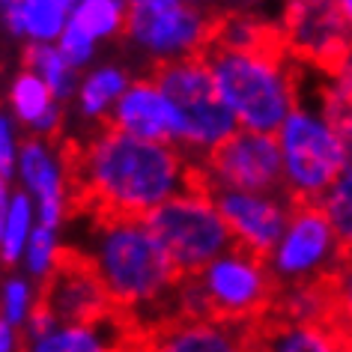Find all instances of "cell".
<instances>
[{
  "label": "cell",
  "instance_id": "1",
  "mask_svg": "<svg viewBox=\"0 0 352 352\" xmlns=\"http://www.w3.org/2000/svg\"><path fill=\"white\" fill-rule=\"evenodd\" d=\"M66 153L75 200L96 218H149L197 182L195 162L179 146L131 138L113 126Z\"/></svg>",
  "mask_w": 352,
  "mask_h": 352
},
{
  "label": "cell",
  "instance_id": "2",
  "mask_svg": "<svg viewBox=\"0 0 352 352\" xmlns=\"http://www.w3.org/2000/svg\"><path fill=\"white\" fill-rule=\"evenodd\" d=\"M84 257L108 289L113 307L138 334L176 320L179 269L149 230L146 218H96Z\"/></svg>",
  "mask_w": 352,
  "mask_h": 352
},
{
  "label": "cell",
  "instance_id": "3",
  "mask_svg": "<svg viewBox=\"0 0 352 352\" xmlns=\"http://www.w3.org/2000/svg\"><path fill=\"white\" fill-rule=\"evenodd\" d=\"M206 66L242 131L278 135L302 96V72L284 48L227 51L206 48Z\"/></svg>",
  "mask_w": 352,
  "mask_h": 352
},
{
  "label": "cell",
  "instance_id": "4",
  "mask_svg": "<svg viewBox=\"0 0 352 352\" xmlns=\"http://www.w3.org/2000/svg\"><path fill=\"white\" fill-rule=\"evenodd\" d=\"M275 140L284 164V195L293 204H320L346 173L340 126L311 90H302Z\"/></svg>",
  "mask_w": 352,
  "mask_h": 352
},
{
  "label": "cell",
  "instance_id": "5",
  "mask_svg": "<svg viewBox=\"0 0 352 352\" xmlns=\"http://www.w3.org/2000/svg\"><path fill=\"white\" fill-rule=\"evenodd\" d=\"M149 230L170 254L182 278L200 275L209 263L233 248V236L218 212L212 195L197 182L170 197L146 218Z\"/></svg>",
  "mask_w": 352,
  "mask_h": 352
},
{
  "label": "cell",
  "instance_id": "6",
  "mask_svg": "<svg viewBox=\"0 0 352 352\" xmlns=\"http://www.w3.org/2000/svg\"><path fill=\"white\" fill-rule=\"evenodd\" d=\"M153 78L179 111L182 126H186L182 153L191 162H200L209 153H215L218 146L227 144L239 131V122L224 104L204 57L155 66Z\"/></svg>",
  "mask_w": 352,
  "mask_h": 352
},
{
  "label": "cell",
  "instance_id": "7",
  "mask_svg": "<svg viewBox=\"0 0 352 352\" xmlns=\"http://www.w3.org/2000/svg\"><path fill=\"white\" fill-rule=\"evenodd\" d=\"M218 15L186 0H135L129 3L126 36L158 66L204 57L212 45Z\"/></svg>",
  "mask_w": 352,
  "mask_h": 352
},
{
  "label": "cell",
  "instance_id": "8",
  "mask_svg": "<svg viewBox=\"0 0 352 352\" xmlns=\"http://www.w3.org/2000/svg\"><path fill=\"white\" fill-rule=\"evenodd\" d=\"M191 278L197 284L206 314L215 320L254 325L269 316L275 305L278 284L269 272V263L236 245Z\"/></svg>",
  "mask_w": 352,
  "mask_h": 352
},
{
  "label": "cell",
  "instance_id": "9",
  "mask_svg": "<svg viewBox=\"0 0 352 352\" xmlns=\"http://www.w3.org/2000/svg\"><path fill=\"white\" fill-rule=\"evenodd\" d=\"M346 248L316 204H296L284 236L266 257L278 287L329 284L338 275Z\"/></svg>",
  "mask_w": 352,
  "mask_h": 352
},
{
  "label": "cell",
  "instance_id": "10",
  "mask_svg": "<svg viewBox=\"0 0 352 352\" xmlns=\"http://www.w3.org/2000/svg\"><path fill=\"white\" fill-rule=\"evenodd\" d=\"M195 179L206 191H257L280 195L284 191V164L275 135L236 131L215 153L195 162Z\"/></svg>",
  "mask_w": 352,
  "mask_h": 352
},
{
  "label": "cell",
  "instance_id": "11",
  "mask_svg": "<svg viewBox=\"0 0 352 352\" xmlns=\"http://www.w3.org/2000/svg\"><path fill=\"white\" fill-rule=\"evenodd\" d=\"M280 45L307 69H331L338 57L352 45L349 21L340 0H296L287 3L278 21Z\"/></svg>",
  "mask_w": 352,
  "mask_h": 352
},
{
  "label": "cell",
  "instance_id": "12",
  "mask_svg": "<svg viewBox=\"0 0 352 352\" xmlns=\"http://www.w3.org/2000/svg\"><path fill=\"white\" fill-rule=\"evenodd\" d=\"M39 307L63 325H90L117 314L108 289L81 251H63L57 269L39 287Z\"/></svg>",
  "mask_w": 352,
  "mask_h": 352
},
{
  "label": "cell",
  "instance_id": "13",
  "mask_svg": "<svg viewBox=\"0 0 352 352\" xmlns=\"http://www.w3.org/2000/svg\"><path fill=\"white\" fill-rule=\"evenodd\" d=\"M19 188L33 200L42 227L60 230L72 209V167H69V153L60 149L54 140L28 138L21 144L19 158Z\"/></svg>",
  "mask_w": 352,
  "mask_h": 352
},
{
  "label": "cell",
  "instance_id": "14",
  "mask_svg": "<svg viewBox=\"0 0 352 352\" xmlns=\"http://www.w3.org/2000/svg\"><path fill=\"white\" fill-rule=\"evenodd\" d=\"M221 212L233 245L266 260L275 251L278 239L287 230L296 204L284 191L280 195H257V191H209Z\"/></svg>",
  "mask_w": 352,
  "mask_h": 352
},
{
  "label": "cell",
  "instance_id": "15",
  "mask_svg": "<svg viewBox=\"0 0 352 352\" xmlns=\"http://www.w3.org/2000/svg\"><path fill=\"white\" fill-rule=\"evenodd\" d=\"M108 126L126 131L131 138L153 140V144H170L182 149L186 126L176 111V104L167 99L164 90L155 84V78H138L122 93V99L113 108Z\"/></svg>",
  "mask_w": 352,
  "mask_h": 352
},
{
  "label": "cell",
  "instance_id": "16",
  "mask_svg": "<svg viewBox=\"0 0 352 352\" xmlns=\"http://www.w3.org/2000/svg\"><path fill=\"white\" fill-rule=\"evenodd\" d=\"M146 352H254V325L227 320H170L140 334Z\"/></svg>",
  "mask_w": 352,
  "mask_h": 352
},
{
  "label": "cell",
  "instance_id": "17",
  "mask_svg": "<svg viewBox=\"0 0 352 352\" xmlns=\"http://www.w3.org/2000/svg\"><path fill=\"white\" fill-rule=\"evenodd\" d=\"M138 338L135 325L126 314H113L102 322L90 325H51L48 331L24 340V352H126V346Z\"/></svg>",
  "mask_w": 352,
  "mask_h": 352
},
{
  "label": "cell",
  "instance_id": "18",
  "mask_svg": "<svg viewBox=\"0 0 352 352\" xmlns=\"http://www.w3.org/2000/svg\"><path fill=\"white\" fill-rule=\"evenodd\" d=\"M346 346L334 322H289L272 314L254 322V352H346Z\"/></svg>",
  "mask_w": 352,
  "mask_h": 352
},
{
  "label": "cell",
  "instance_id": "19",
  "mask_svg": "<svg viewBox=\"0 0 352 352\" xmlns=\"http://www.w3.org/2000/svg\"><path fill=\"white\" fill-rule=\"evenodd\" d=\"M10 113L15 122L33 131V138L54 140L63 126V102L30 69H21L10 84Z\"/></svg>",
  "mask_w": 352,
  "mask_h": 352
},
{
  "label": "cell",
  "instance_id": "20",
  "mask_svg": "<svg viewBox=\"0 0 352 352\" xmlns=\"http://www.w3.org/2000/svg\"><path fill=\"white\" fill-rule=\"evenodd\" d=\"M72 0H10L0 12L6 30L24 45H57L63 36Z\"/></svg>",
  "mask_w": 352,
  "mask_h": 352
},
{
  "label": "cell",
  "instance_id": "21",
  "mask_svg": "<svg viewBox=\"0 0 352 352\" xmlns=\"http://www.w3.org/2000/svg\"><path fill=\"white\" fill-rule=\"evenodd\" d=\"M131 87V78L126 69L113 66V63H102L90 69V72H84L81 84H78V111H81L84 120H93V122H104L108 126L113 108H117V102L122 99V93H126Z\"/></svg>",
  "mask_w": 352,
  "mask_h": 352
},
{
  "label": "cell",
  "instance_id": "22",
  "mask_svg": "<svg viewBox=\"0 0 352 352\" xmlns=\"http://www.w3.org/2000/svg\"><path fill=\"white\" fill-rule=\"evenodd\" d=\"M272 316L289 322H334V296L329 284H302V287H278Z\"/></svg>",
  "mask_w": 352,
  "mask_h": 352
},
{
  "label": "cell",
  "instance_id": "23",
  "mask_svg": "<svg viewBox=\"0 0 352 352\" xmlns=\"http://www.w3.org/2000/svg\"><path fill=\"white\" fill-rule=\"evenodd\" d=\"M129 3L122 0H78L69 15V24H75L84 36H90L96 45L108 42L120 33H126Z\"/></svg>",
  "mask_w": 352,
  "mask_h": 352
},
{
  "label": "cell",
  "instance_id": "24",
  "mask_svg": "<svg viewBox=\"0 0 352 352\" xmlns=\"http://www.w3.org/2000/svg\"><path fill=\"white\" fill-rule=\"evenodd\" d=\"M39 227V215L33 200L24 195L21 188H15V200L10 209V218H6L3 236H0V266H21L24 260V248H28L33 230Z\"/></svg>",
  "mask_w": 352,
  "mask_h": 352
},
{
  "label": "cell",
  "instance_id": "25",
  "mask_svg": "<svg viewBox=\"0 0 352 352\" xmlns=\"http://www.w3.org/2000/svg\"><path fill=\"white\" fill-rule=\"evenodd\" d=\"M24 69L39 75L48 84V90L57 96V102H66L78 93V72L69 66V60L60 54L57 45H30L24 48Z\"/></svg>",
  "mask_w": 352,
  "mask_h": 352
},
{
  "label": "cell",
  "instance_id": "26",
  "mask_svg": "<svg viewBox=\"0 0 352 352\" xmlns=\"http://www.w3.org/2000/svg\"><path fill=\"white\" fill-rule=\"evenodd\" d=\"M39 305V293L28 275H6L0 280V316L24 331Z\"/></svg>",
  "mask_w": 352,
  "mask_h": 352
},
{
  "label": "cell",
  "instance_id": "27",
  "mask_svg": "<svg viewBox=\"0 0 352 352\" xmlns=\"http://www.w3.org/2000/svg\"><path fill=\"white\" fill-rule=\"evenodd\" d=\"M60 257H63V248H60V230H51V227H36L28 242V248H24V275L30 280H48L51 272L57 269Z\"/></svg>",
  "mask_w": 352,
  "mask_h": 352
},
{
  "label": "cell",
  "instance_id": "28",
  "mask_svg": "<svg viewBox=\"0 0 352 352\" xmlns=\"http://www.w3.org/2000/svg\"><path fill=\"white\" fill-rule=\"evenodd\" d=\"M316 206H320L325 218L331 221L338 239L343 242V248L352 251V173H343Z\"/></svg>",
  "mask_w": 352,
  "mask_h": 352
},
{
  "label": "cell",
  "instance_id": "29",
  "mask_svg": "<svg viewBox=\"0 0 352 352\" xmlns=\"http://www.w3.org/2000/svg\"><path fill=\"white\" fill-rule=\"evenodd\" d=\"M331 296H334V325L352 343V251H346L338 275L331 278Z\"/></svg>",
  "mask_w": 352,
  "mask_h": 352
},
{
  "label": "cell",
  "instance_id": "30",
  "mask_svg": "<svg viewBox=\"0 0 352 352\" xmlns=\"http://www.w3.org/2000/svg\"><path fill=\"white\" fill-rule=\"evenodd\" d=\"M19 129H15L12 113L0 111V179H15L19 176V158H21Z\"/></svg>",
  "mask_w": 352,
  "mask_h": 352
},
{
  "label": "cell",
  "instance_id": "31",
  "mask_svg": "<svg viewBox=\"0 0 352 352\" xmlns=\"http://www.w3.org/2000/svg\"><path fill=\"white\" fill-rule=\"evenodd\" d=\"M57 48H60V54L69 60V66H72L75 72L87 69L93 63V57H96V42L90 36H84L75 24H66V30H63V36H60Z\"/></svg>",
  "mask_w": 352,
  "mask_h": 352
},
{
  "label": "cell",
  "instance_id": "32",
  "mask_svg": "<svg viewBox=\"0 0 352 352\" xmlns=\"http://www.w3.org/2000/svg\"><path fill=\"white\" fill-rule=\"evenodd\" d=\"M0 352H24V331L0 316Z\"/></svg>",
  "mask_w": 352,
  "mask_h": 352
},
{
  "label": "cell",
  "instance_id": "33",
  "mask_svg": "<svg viewBox=\"0 0 352 352\" xmlns=\"http://www.w3.org/2000/svg\"><path fill=\"white\" fill-rule=\"evenodd\" d=\"M12 200H15L12 182L10 179H0V236H3V227H6V218H10Z\"/></svg>",
  "mask_w": 352,
  "mask_h": 352
},
{
  "label": "cell",
  "instance_id": "34",
  "mask_svg": "<svg viewBox=\"0 0 352 352\" xmlns=\"http://www.w3.org/2000/svg\"><path fill=\"white\" fill-rule=\"evenodd\" d=\"M340 135H343V149H346V173H352V111L340 122Z\"/></svg>",
  "mask_w": 352,
  "mask_h": 352
},
{
  "label": "cell",
  "instance_id": "35",
  "mask_svg": "<svg viewBox=\"0 0 352 352\" xmlns=\"http://www.w3.org/2000/svg\"><path fill=\"white\" fill-rule=\"evenodd\" d=\"M126 352H146V349H144V338H140V334H138V338H135V340H131L129 346H126Z\"/></svg>",
  "mask_w": 352,
  "mask_h": 352
},
{
  "label": "cell",
  "instance_id": "36",
  "mask_svg": "<svg viewBox=\"0 0 352 352\" xmlns=\"http://www.w3.org/2000/svg\"><path fill=\"white\" fill-rule=\"evenodd\" d=\"M340 10H343V15H346L349 30H352V0H340Z\"/></svg>",
  "mask_w": 352,
  "mask_h": 352
},
{
  "label": "cell",
  "instance_id": "37",
  "mask_svg": "<svg viewBox=\"0 0 352 352\" xmlns=\"http://www.w3.org/2000/svg\"><path fill=\"white\" fill-rule=\"evenodd\" d=\"M346 352H352V343H349V346H346Z\"/></svg>",
  "mask_w": 352,
  "mask_h": 352
},
{
  "label": "cell",
  "instance_id": "38",
  "mask_svg": "<svg viewBox=\"0 0 352 352\" xmlns=\"http://www.w3.org/2000/svg\"><path fill=\"white\" fill-rule=\"evenodd\" d=\"M3 6H6V3H0V12H3Z\"/></svg>",
  "mask_w": 352,
  "mask_h": 352
}]
</instances>
